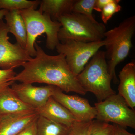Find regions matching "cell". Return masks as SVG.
<instances>
[{
    "instance_id": "6da1fadb",
    "label": "cell",
    "mask_w": 135,
    "mask_h": 135,
    "mask_svg": "<svg viewBox=\"0 0 135 135\" xmlns=\"http://www.w3.org/2000/svg\"><path fill=\"white\" fill-rule=\"evenodd\" d=\"M34 47L36 56L22 65L23 70L13 78L15 82L46 83L67 93L75 92L83 95L86 94L70 70L64 55H47L36 42Z\"/></svg>"
},
{
    "instance_id": "7a4b0ae2",
    "label": "cell",
    "mask_w": 135,
    "mask_h": 135,
    "mask_svg": "<svg viewBox=\"0 0 135 135\" xmlns=\"http://www.w3.org/2000/svg\"><path fill=\"white\" fill-rule=\"evenodd\" d=\"M135 31V16L124 20L118 26L105 32V57L109 60L108 71L114 83L119 81L116 75L118 65L127 57L132 47V39Z\"/></svg>"
},
{
    "instance_id": "7402d4cb",
    "label": "cell",
    "mask_w": 135,
    "mask_h": 135,
    "mask_svg": "<svg viewBox=\"0 0 135 135\" xmlns=\"http://www.w3.org/2000/svg\"><path fill=\"white\" fill-rule=\"evenodd\" d=\"M16 75V73L13 69L0 70V91L15 83L13 78Z\"/></svg>"
},
{
    "instance_id": "52a82bcc",
    "label": "cell",
    "mask_w": 135,
    "mask_h": 135,
    "mask_svg": "<svg viewBox=\"0 0 135 135\" xmlns=\"http://www.w3.org/2000/svg\"><path fill=\"white\" fill-rule=\"evenodd\" d=\"M105 45L104 40L90 42L69 40L59 42L56 48L59 54L65 56L70 70L77 77L84 69L90 59Z\"/></svg>"
},
{
    "instance_id": "d6986e66",
    "label": "cell",
    "mask_w": 135,
    "mask_h": 135,
    "mask_svg": "<svg viewBox=\"0 0 135 135\" xmlns=\"http://www.w3.org/2000/svg\"><path fill=\"white\" fill-rule=\"evenodd\" d=\"M96 0H75L73 5L72 12L81 14L93 22H97L93 15Z\"/></svg>"
},
{
    "instance_id": "30bf717a",
    "label": "cell",
    "mask_w": 135,
    "mask_h": 135,
    "mask_svg": "<svg viewBox=\"0 0 135 135\" xmlns=\"http://www.w3.org/2000/svg\"><path fill=\"white\" fill-rule=\"evenodd\" d=\"M56 87L50 85L36 87L29 83H14L11 88L22 102L35 109L46 103L53 95Z\"/></svg>"
},
{
    "instance_id": "44dd1931",
    "label": "cell",
    "mask_w": 135,
    "mask_h": 135,
    "mask_svg": "<svg viewBox=\"0 0 135 135\" xmlns=\"http://www.w3.org/2000/svg\"><path fill=\"white\" fill-rule=\"evenodd\" d=\"M120 0H113L104 7L101 11V18L104 23L106 24L114 14L119 12L122 7L119 3Z\"/></svg>"
},
{
    "instance_id": "3957f363",
    "label": "cell",
    "mask_w": 135,
    "mask_h": 135,
    "mask_svg": "<svg viewBox=\"0 0 135 135\" xmlns=\"http://www.w3.org/2000/svg\"><path fill=\"white\" fill-rule=\"evenodd\" d=\"M24 20L27 32V42L25 50L31 57L36 54L34 44L36 39L40 35L46 34V47L53 50L60 42L58 33L61 23L54 21L49 15L33 9L20 11Z\"/></svg>"
},
{
    "instance_id": "9a60e30c",
    "label": "cell",
    "mask_w": 135,
    "mask_h": 135,
    "mask_svg": "<svg viewBox=\"0 0 135 135\" xmlns=\"http://www.w3.org/2000/svg\"><path fill=\"white\" fill-rule=\"evenodd\" d=\"M4 17L9 32L15 36L17 42L25 49L27 42L26 29L20 11H8Z\"/></svg>"
},
{
    "instance_id": "8992f818",
    "label": "cell",
    "mask_w": 135,
    "mask_h": 135,
    "mask_svg": "<svg viewBox=\"0 0 135 135\" xmlns=\"http://www.w3.org/2000/svg\"><path fill=\"white\" fill-rule=\"evenodd\" d=\"M97 120L113 122L123 128L135 129V110L131 109L122 97L115 94L95 104Z\"/></svg>"
},
{
    "instance_id": "7c38bea8",
    "label": "cell",
    "mask_w": 135,
    "mask_h": 135,
    "mask_svg": "<svg viewBox=\"0 0 135 135\" xmlns=\"http://www.w3.org/2000/svg\"><path fill=\"white\" fill-rule=\"evenodd\" d=\"M39 115L71 128L77 121L65 107L50 97L43 106L35 109Z\"/></svg>"
},
{
    "instance_id": "8fae6325",
    "label": "cell",
    "mask_w": 135,
    "mask_h": 135,
    "mask_svg": "<svg viewBox=\"0 0 135 135\" xmlns=\"http://www.w3.org/2000/svg\"><path fill=\"white\" fill-rule=\"evenodd\" d=\"M39 116L35 110L0 118V135H18Z\"/></svg>"
},
{
    "instance_id": "9c48e42d",
    "label": "cell",
    "mask_w": 135,
    "mask_h": 135,
    "mask_svg": "<svg viewBox=\"0 0 135 135\" xmlns=\"http://www.w3.org/2000/svg\"><path fill=\"white\" fill-rule=\"evenodd\" d=\"M56 87L52 97L65 107L79 122H88L96 119L97 111L85 98L64 94Z\"/></svg>"
},
{
    "instance_id": "5b68a950",
    "label": "cell",
    "mask_w": 135,
    "mask_h": 135,
    "mask_svg": "<svg viewBox=\"0 0 135 135\" xmlns=\"http://www.w3.org/2000/svg\"><path fill=\"white\" fill-rule=\"evenodd\" d=\"M61 27L58 33L59 42L69 40L84 42L103 40L106 27L103 23L92 22L81 14L72 12L58 19Z\"/></svg>"
},
{
    "instance_id": "d4e9b609",
    "label": "cell",
    "mask_w": 135,
    "mask_h": 135,
    "mask_svg": "<svg viewBox=\"0 0 135 135\" xmlns=\"http://www.w3.org/2000/svg\"><path fill=\"white\" fill-rule=\"evenodd\" d=\"M112 1L113 0H96L94 10L98 12H101L104 7Z\"/></svg>"
},
{
    "instance_id": "2e32d148",
    "label": "cell",
    "mask_w": 135,
    "mask_h": 135,
    "mask_svg": "<svg viewBox=\"0 0 135 135\" xmlns=\"http://www.w3.org/2000/svg\"><path fill=\"white\" fill-rule=\"evenodd\" d=\"M75 0H42L38 10L50 16L53 21H58L62 16L72 12Z\"/></svg>"
},
{
    "instance_id": "ac0fdd59",
    "label": "cell",
    "mask_w": 135,
    "mask_h": 135,
    "mask_svg": "<svg viewBox=\"0 0 135 135\" xmlns=\"http://www.w3.org/2000/svg\"><path fill=\"white\" fill-rule=\"evenodd\" d=\"M40 1L27 0H0V10H23L33 9H36L40 5Z\"/></svg>"
},
{
    "instance_id": "e0dca14e",
    "label": "cell",
    "mask_w": 135,
    "mask_h": 135,
    "mask_svg": "<svg viewBox=\"0 0 135 135\" xmlns=\"http://www.w3.org/2000/svg\"><path fill=\"white\" fill-rule=\"evenodd\" d=\"M70 128L40 116L36 121L37 135H68Z\"/></svg>"
},
{
    "instance_id": "603a6c76",
    "label": "cell",
    "mask_w": 135,
    "mask_h": 135,
    "mask_svg": "<svg viewBox=\"0 0 135 135\" xmlns=\"http://www.w3.org/2000/svg\"><path fill=\"white\" fill-rule=\"evenodd\" d=\"M92 120L88 122H77L71 128L68 135H90Z\"/></svg>"
},
{
    "instance_id": "ba28073f",
    "label": "cell",
    "mask_w": 135,
    "mask_h": 135,
    "mask_svg": "<svg viewBox=\"0 0 135 135\" xmlns=\"http://www.w3.org/2000/svg\"><path fill=\"white\" fill-rule=\"evenodd\" d=\"M9 33L6 23L0 20V68L2 70H14L32 58L17 42L9 41Z\"/></svg>"
},
{
    "instance_id": "cb8c5ba5",
    "label": "cell",
    "mask_w": 135,
    "mask_h": 135,
    "mask_svg": "<svg viewBox=\"0 0 135 135\" xmlns=\"http://www.w3.org/2000/svg\"><path fill=\"white\" fill-rule=\"evenodd\" d=\"M36 121L34 122L17 135H37Z\"/></svg>"
},
{
    "instance_id": "4316f807",
    "label": "cell",
    "mask_w": 135,
    "mask_h": 135,
    "mask_svg": "<svg viewBox=\"0 0 135 135\" xmlns=\"http://www.w3.org/2000/svg\"><path fill=\"white\" fill-rule=\"evenodd\" d=\"M8 11L5 9L0 10V20L2 19Z\"/></svg>"
},
{
    "instance_id": "277c9868",
    "label": "cell",
    "mask_w": 135,
    "mask_h": 135,
    "mask_svg": "<svg viewBox=\"0 0 135 135\" xmlns=\"http://www.w3.org/2000/svg\"><path fill=\"white\" fill-rule=\"evenodd\" d=\"M76 77L82 88L93 93L98 102L116 94L111 87L112 79L108 71L105 51H98Z\"/></svg>"
},
{
    "instance_id": "4fadbf2b",
    "label": "cell",
    "mask_w": 135,
    "mask_h": 135,
    "mask_svg": "<svg viewBox=\"0 0 135 135\" xmlns=\"http://www.w3.org/2000/svg\"><path fill=\"white\" fill-rule=\"evenodd\" d=\"M119 77L120 83L118 94L124 98L130 108L135 110V62L127 64L120 71Z\"/></svg>"
},
{
    "instance_id": "484cf974",
    "label": "cell",
    "mask_w": 135,
    "mask_h": 135,
    "mask_svg": "<svg viewBox=\"0 0 135 135\" xmlns=\"http://www.w3.org/2000/svg\"><path fill=\"white\" fill-rule=\"evenodd\" d=\"M114 129L113 135H135L128 132L124 128L120 126L114 124Z\"/></svg>"
},
{
    "instance_id": "ffe728a7",
    "label": "cell",
    "mask_w": 135,
    "mask_h": 135,
    "mask_svg": "<svg viewBox=\"0 0 135 135\" xmlns=\"http://www.w3.org/2000/svg\"><path fill=\"white\" fill-rule=\"evenodd\" d=\"M114 125L98 120H92L90 135H113Z\"/></svg>"
},
{
    "instance_id": "5bb4252c",
    "label": "cell",
    "mask_w": 135,
    "mask_h": 135,
    "mask_svg": "<svg viewBox=\"0 0 135 135\" xmlns=\"http://www.w3.org/2000/svg\"><path fill=\"white\" fill-rule=\"evenodd\" d=\"M35 110L17 96L10 87L0 91V118Z\"/></svg>"
}]
</instances>
